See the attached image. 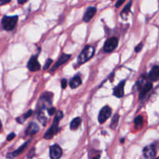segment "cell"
Masks as SVG:
<instances>
[{"instance_id": "ba28073f", "label": "cell", "mask_w": 159, "mask_h": 159, "mask_svg": "<svg viewBox=\"0 0 159 159\" xmlns=\"http://www.w3.org/2000/svg\"><path fill=\"white\" fill-rule=\"evenodd\" d=\"M27 68L31 71H37L40 69V64L39 63L36 56H33L30 59L27 63Z\"/></svg>"}, {"instance_id": "cb8c5ba5", "label": "cell", "mask_w": 159, "mask_h": 159, "mask_svg": "<svg viewBox=\"0 0 159 159\" xmlns=\"http://www.w3.org/2000/svg\"><path fill=\"white\" fill-rule=\"evenodd\" d=\"M52 59H48V61H46V64L44 65V66H43V69L44 70H47L49 68V67L51 66V65L52 64Z\"/></svg>"}, {"instance_id": "7c38bea8", "label": "cell", "mask_w": 159, "mask_h": 159, "mask_svg": "<svg viewBox=\"0 0 159 159\" xmlns=\"http://www.w3.org/2000/svg\"><path fill=\"white\" fill-rule=\"evenodd\" d=\"M28 144H29V141H27V142H26L25 144H23L22 146H20V147L17 150L14 151V152H10V153H8L7 155H6V158L12 159V158H16V157H17L18 155H20V154L23 153V151L26 149V148L27 147Z\"/></svg>"}, {"instance_id": "484cf974", "label": "cell", "mask_w": 159, "mask_h": 159, "mask_svg": "<svg viewBox=\"0 0 159 159\" xmlns=\"http://www.w3.org/2000/svg\"><path fill=\"white\" fill-rule=\"evenodd\" d=\"M34 155H35V149L32 148L28 154V158H32L34 156Z\"/></svg>"}, {"instance_id": "30bf717a", "label": "cell", "mask_w": 159, "mask_h": 159, "mask_svg": "<svg viewBox=\"0 0 159 159\" xmlns=\"http://www.w3.org/2000/svg\"><path fill=\"white\" fill-rule=\"evenodd\" d=\"M125 81H122L118 84L113 89V95L118 98H121L124 95V85H125Z\"/></svg>"}, {"instance_id": "d6a6232c", "label": "cell", "mask_w": 159, "mask_h": 159, "mask_svg": "<svg viewBox=\"0 0 159 159\" xmlns=\"http://www.w3.org/2000/svg\"><path fill=\"white\" fill-rule=\"evenodd\" d=\"M2 123H1V120H0V130H1V129H2Z\"/></svg>"}, {"instance_id": "ffe728a7", "label": "cell", "mask_w": 159, "mask_h": 159, "mask_svg": "<svg viewBox=\"0 0 159 159\" xmlns=\"http://www.w3.org/2000/svg\"><path fill=\"white\" fill-rule=\"evenodd\" d=\"M32 113H33L32 110H29V111H28L27 113H25V114H23L22 116H20V117L17 118L16 121L19 123V124H22L23 122H24L25 120H26V119H27L28 117H30V116L31 115H32Z\"/></svg>"}, {"instance_id": "9c48e42d", "label": "cell", "mask_w": 159, "mask_h": 159, "mask_svg": "<svg viewBox=\"0 0 159 159\" xmlns=\"http://www.w3.org/2000/svg\"><path fill=\"white\" fill-rule=\"evenodd\" d=\"M155 148L154 145L146 146L143 150V154L145 159H154L155 156Z\"/></svg>"}, {"instance_id": "5b68a950", "label": "cell", "mask_w": 159, "mask_h": 159, "mask_svg": "<svg viewBox=\"0 0 159 159\" xmlns=\"http://www.w3.org/2000/svg\"><path fill=\"white\" fill-rule=\"evenodd\" d=\"M112 113V109L109 106L102 107V110L99 112V114L98 116V120L99 124H103L104 122L107 120L110 117Z\"/></svg>"}, {"instance_id": "e0dca14e", "label": "cell", "mask_w": 159, "mask_h": 159, "mask_svg": "<svg viewBox=\"0 0 159 159\" xmlns=\"http://www.w3.org/2000/svg\"><path fill=\"white\" fill-rule=\"evenodd\" d=\"M81 84H82V79L79 75H76L71 79V80L70 81L69 85L71 89H75L79 87Z\"/></svg>"}, {"instance_id": "f1b7e54d", "label": "cell", "mask_w": 159, "mask_h": 159, "mask_svg": "<svg viewBox=\"0 0 159 159\" xmlns=\"http://www.w3.org/2000/svg\"><path fill=\"white\" fill-rule=\"evenodd\" d=\"M16 137V134L14 133H11L10 134H9L8 135V137H7V138H6V140H7L8 141H12V139H13L14 138H15Z\"/></svg>"}, {"instance_id": "603a6c76", "label": "cell", "mask_w": 159, "mask_h": 159, "mask_svg": "<svg viewBox=\"0 0 159 159\" xmlns=\"http://www.w3.org/2000/svg\"><path fill=\"white\" fill-rule=\"evenodd\" d=\"M134 124L137 127H141L143 124V117L141 116H138L135 118L134 120Z\"/></svg>"}, {"instance_id": "4fadbf2b", "label": "cell", "mask_w": 159, "mask_h": 159, "mask_svg": "<svg viewBox=\"0 0 159 159\" xmlns=\"http://www.w3.org/2000/svg\"><path fill=\"white\" fill-rule=\"evenodd\" d=\"M70 58H71V55H70V54H63L61 56L60 58L57 60V61L56 62V64L54 65V67H53V68L51 70V71H54V70H56L57 68H59L61 65H64L65 63H66V62L68 61Z\"/></svg>"}, {"instance_id": "3957f363", "label": "cell", "mask_w": 159, "mask_h": 159, "mask_svg": "<svg viewBox=\"0 0 159 159\" xmlns=\"http://www.w3.org/2000/svg\"><path fill=\"white\" fill-rule=\"evenodd\" d=\"M95 54V48L92 46L85 47L82 52L78 57V63L84 64L93 57Z\"/></svg>"}, {"instance_id": "f546056e", "label": "cell", "mask_w": 159, "mask_h": 159, "mask_svg": "<svg viewBox=\"0 0 159 159\" xmlns=\"http://www.w3.org/2000/svg\"><path fill=\"white\" fill-rule=\"evenodd\" d=\"M11 2V0H0V6H4V5L8 4Z\"/></svg>"}, {"instance_id": "83f0119b", "label": "cell", "mask_w": 159, "mask_h": 159, "mask_svg": "<svg viewBox=\"0 0 159 159\" xmlns=\"http://www.w3.org/2000/svg\"><path fill=\"white\" fill-rule=\"evenodd\" d=\"M67 84H68V82L66 81V79H62L61 82V88L62 89L66 88Z\"/></svg>"}, {"instance_id": "6da1fadb", "label": "cell", "mask_w": 159, "mask_h": 159, "mask_svg": "<svg viewBox=\"0 0 159 159\" xmlns=\"http://www.w3.org/2000/svg\"><path fill=\"white\" fill-rule=\"evenodd\" d=\"M63 113L61 110H58V111L56 112L55 117H54V121H53V124L51 125V127H50L49 130L46 132V134H44V138L47 140L51 139V138L54 137V134H57V132L60 130V128L58 127L59 121L63 118Z\"/></svg>"}, {"instance_id": "4dcf8cb0", "label": "cell", "mask_w": 159, "mask_h": 159, "mask_svg": "<svg viewBox=\"0 0 159 159\" xmlns=\"http://www.w3.org/2000/svg\"><path fill=\"white\" fill-rule=\"evenodd\" d=\"M125 2V0H118L117 2L116 3V8H119L121 5L124 4V2Z\"/></svg>"}, {"instance_id": "5bb4252c", "label": "cell", "mask_w": 159, "mask_h": 159, "mask_svg": "<svg viewBox=\"0 0 159 159\" xmlns=\"http://www.w3.org/2000/svg\"><path fill=\"white\" fill-rule=\"evenodd\" d=\"M39 131V127L37 124L35 123H31V124H29V126L26 128V135H28V136H32V135L35 134L37 132Z\"/></svg>"}, {"instance_id": "d4e9b609", "label": "cell", "mask_w": 159, "mask_h": 159, "mask_svg": "<svg viewBox=\"0 0 159 159\" xmlns=\"http://www.w3.org/2000/svg\"><path fill=\"white\" fill-rule=\"evenodd\" d=\"M48 114H49L50 116H52V115H54V113H55L56 109L54 108V107H50V108H48Z\"/></svg>"}, {"instance_id": "ac0fdd59", "label": "cell", "mask_w": 159, "mask_h": 159, "mask_svg": "<svg viewBox=\"0 0 159 159\" xmlns=\"http://www.w3.org/2000/svg\"><path fill=\"white\" fill-rule=\"evenodd\" d=\"M81 123H82V119L80 117H76L71 120V124H70V128L71 130H76L80 126Z\"/></svg>"}, {"instance_id": "9a60e30c", "label": "cell", "mask_w": 159, "mask_h": 159, "mask_svg": "<svg viewBox=\"0 0 159 159\" xmlns=\"http://www.w3.org/2000/svg\"><path fill=\"white\" fill-rule=\"evenodd\" d=\"M150 80H152V82H156L159 79V66L156 65V66H154L152 68V70L149 72L148 75Z\"/></svg>"}, {"instance_id": "7a4b0ae2", "label": "cell", "mask_w": 159, "mask_h": 159, "mask_svg": "<svg viewBox=\"0 0 159 159\" xmlns=\"http://www.w3.org/2000/svg\"><path fill=\"white\" fill-rule=\"evenodd\" d=\"M17 22H18V16H5L2 20L1 23L2 28L5 30L12 31L15 29Z\"/></svg>"}, {"instance_id": "4316f807", "label": "cell", "mask_w": 159, "mask_h": 159, "mask_svg": "<svg viewBox=\"0 0 159 159\" xmlns=\"http://www.w3.org/2000/svg\"><path fill=\"white\" fill-rule=\"evenodd\" d=\"M142 48H143V43H140L135 48V51H136V52H140V51H141V49H142Z\"/></svg>"}, {"instance_id": "44dd1931", "label": "cell", "mask_w": 159, "mask_h": 159, "mask_svg": "<svg viewBox=\"0 0 159 159\" xmlns=\"http://www.w3.org/2000/svg\"><path fill=\"white\" fill-rule=\"evenodd\" d=\"M43 110H40L38 113V116H37V118H38V120L41 123L42 125L45 126L47 123V118L45 116L44 113H43Z\"/></svg>"}, {"instance_id": "2e32d148", "label": "cell", "mask_w": 159, "mask_h": 159, "mask_svg": "<svg viewBox=\"0 0 159 159\" xmlns=\"http://www.w3.org/2000/svg\"><path fill=\"white\" fill-rule=\"evenodd\" d=\"M152 82H148L141 90H140V94H139V99H143L146 96V95L152 90Z\"/></svg>"}, {"instance_id": "277c9868", "label": "cell", "mask_w": 159, "mask_h": 159, "mask_svg": "<svg viewBox=\"0 0 159 159\" xmlns=\"http://www.w3.org/2000/svg\"><path fill=\"white\" fill-rule=\"evenodd\" d=\"M53 94L51 93L46 92L43 95L40 96L39 99L38 103H37V108L39 109V111L43 110L44 109L48 108V107L51 105V99H52Z\"/></svg>"}, {"instance_id": "1f68e13d", "label": "cell", "mask_w": 159, "mask_h": 159, "mask_svg": "<svg viewBox=\"0 0 159 159\" xmlns=\"http://www.w3.org/2000/svg\"><path fill=\"white\" fill-rule=\"evenodd\" d=\"M27 1H29V0H18V2L20 3V4H24V3H26Z\"/></svg>"}, {"instance_id": "d6986e66", "label": "cell", "mask_w": 159, "mask_h": 159, "mask_svg": "<svg viewBox=\"0 0 159 159\" xmlns=\"http://www.w3.org/2000/svg\"><path fill=\"white\" fill-rule=\"evenodd\" d=\"M131 6H132V1H130V2L128 3V4L127 5V6L124 7V9H123L122 12H121V16H122L123 19H126V17H127V16L128 15L129 12H130V8H131Z\"/></svg>"}, {"instance_id": "836d02e7", "label": "cell", "mask_w": 159, "mask_h": 159, "mask_svg": "<svg viewBox=\"0 0 159 159\" xmlns=\"http://www.w3.org/2000/svg\"><path fill=\"white\" fill-rule=\"evenodd\" d=\"M93 159H99V157H96V158H93Z\"/></svg>"}, {"instance_id": "8992f818", "label": "cell", "mask_w": 159, "mask_h": 159, "mask_svg": "<svg viewBox=\"0 0 159 159\" xmlns=\"http://www.w3.org/2000/svg\"><path fill=\"white\" fill-rule=\"evenodd\" d=\"M118 45V40L116 37H110L106 40L103 46V50L105 52L110 53L114 51Z\"/></svg>"}, {"instance_id": "52a82bcc", "label": "cell", "mask_w": 159, "mask_h": 159, "mask_svg": "<svg viewBox=\"0 0 159 159\" xmlns=\"http://www.w3.org/2000/svg\"><path fill=\"white\" fill-rule=\"evenodd\" d=\"M62 155V150L60 146L54 144L50 148V157L51 159H59Z\"/></svg>"}, {"instance_id": "7402d4cb", "label": "cell", "mask_w": 159, "mask_h": 159, "mask_svg": "<svg viewBox=\"0 0 159 159\" xmlns=\"http://www.w3.org/2000/svg\"><path fill=\"white\" fill-rule=\"evenodd\" d=\"M119 119H120L119 114H115L114 116L113 117V119H112L111 124H110V127H111L112 129L114 130V129L117 127L118 122H119Z\"/></svg>"}, {"instance_id": "8fae6325", "label": "cell", "mask_w": 159, "mask_h": 159, "mask_svg": "<svg viewBox=\"0 0 159 159\" xmlns=\"http://www.w3.org/2000/svg\"><path fill=\"white\" fill-rule=\"evenodd\" d=\"M96 13V8L93 7V6H90L88 9H86V11L85 12L83 16V20L86 23L89 22L92 20L93 16H95V14Z\"/></svg>"}, {"instance_id": "e575fe53", "label": "cell", "mask_w": 159, "mask_h": 159, "mask_svg": "<svg viewBox=\"0 0 159 159\" xmlns=\"http://www.w3.org/2000/svg\"><path fill=\"white\" fill-rule=\"evenodd\" d=\"M157 159H159V157H158V158H157Z\"/></svg>"}]
</instances>
